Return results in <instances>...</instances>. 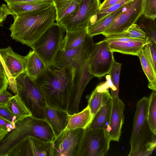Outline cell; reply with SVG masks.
<instances>
[{"label": "cell", "mask_w": 156, "mask_h": 156, "mask_svg": "<svg viewBox=\"0 0 156 156\" xmlns=\"http://www.w3.org/2000/svg\"><path fill=\"white\" fill-rule=\"evenodd\" d=\"M106 81L98 85L93 91L88 100V106L93 118L102 106L112 100V97L108 89L114 90V87L109 75L106 77Z\"/></svg>", "instance_id": "17"}, {"label": "cell", "mask_w": 156, "mask_h": 156, "mask_svg": "<svg viewBox=\"0 0 156 156\" xmlns=\"http://www.w3.org/2000/svg\"><path fill=\"white\" fill-rule=\"evenodd\" d=\"M26 72L33 80H35L45 70L47 66L34 50H30Z\"/></svg>", "instance_id": "27"}, {"label": "cell", "mask_w": 156, "mask_h": 156, "mask_svg": "<svg viewBox=\"0 0 156 156\" xmlns=\"http://www.w3.org/2000/svg\"><path fill=\"white\" fill-rule=\"evenodd\" d=\"M104 39L112 51L137 56L143 47L150 41L147 37L144 39H140L118 35H111Z\"/></svg>", "instance_id": "15"}, {"label": "cell", "mask_w": 156, "mask_h": 156, "mask_svg": "<svg viewBox=\"0 0 156 156\" xmlns=\"http://www.w3.org/2000/svg\"><path fill=\"white\" fill-rule=\"evenodd\" d=\"M67 111L55 109L47 106L44 111L45 120L51 127L55 138L66 128L68 123Z\"/></svg>", "instance_id": "20"}, {"label": "cell", "mask_w": 156, "mask_h": 156, "mask_svg": "<svg viewBox=\"0 0 156 156\" xmlns=\"http://www.w3.org/2000/svg\"><path fill=\"white\" fill-rule=\"evenodd\" d=\"M87 34V28L75 31H66L65 36L62 41L60 50L66 51L81 45Z\"/></svg>", "instance_id": "24"}, {"label": "cell", "mask_w": 156, "mask_h": 156, "mask_svg": "<svg viewBox=\"0 0 156 156\" xmlns=\"http://www.w3.org/2000/svg\"><path fill=\"white\" fill-rule=\"evenodd\" d=\"M156 71V44L150 41L142 48Z\"/></svg>", "instance_id": "36"}, {"label": "cell", "mask_w": 156, "mask_h": 156, "mask_svg": "<svg viewBox=\"0 0 156 156\" xmlns=\"http://www.w3.org/2000/svg\"><path fill=\"white\" fill-rule=\"evenodd\" d=\"M144 0H133L127 4L122 11L102 33L105 37L120 34L133 24L143 14Z\"/></svg>", "instance_id": "9"}, {"label": "cell", "mask_w": 156, "mask_h": 156, "mask_svg": "<svg viewBox=\"0 0 156 156\" xmlns=\"http://www.w3.org/2000/svg\"><path fill=\"white\" fill-rule=\"evenodd\" d=\"M53 4V2H40L12 3L7 5L12 15L43 10L49 8Z\"/></svg>", "instance_id": "28"}, {"label": "cell", "mask_w": 156, "mask_h": 156, "mask_svg": "<svg viewBox=\"0 0 156 156\" xmlns=\"http://www.w3.org/2000/svg\"><path fill=\"white\" fill-rule=\"evenodd\" d=\"M53 0V1H54L63 0Z\"/></svg>", "instance_id": "46"}, {"label": "cell", "mask_w": 156, "mask_h": 156, "mask_svg": "<svg viewBox=\"0 0 156 156\" xmlns=\"http://www.w3.org/2000/svg\"><path fill=\"white\" fill-rule=\"evenodd\" d=\"M8 132L6 129L0 127V142Z\"/></svg>", "instance_id": "44"}, {"label": "cell", "mask_w": 156, "mask_h": 156, "mask_svg": "<svg viewBox=\"0 0 156 156\" xmlns=\"http://www.w3.org/2000/svg\"><path fill=\"white\" fill-rule=\"evenodd\" d=\"M132 0H121L118 2L113 4L108 8L99 10L96 15L92 18L93 19L95 17V20L90 23H93L108 14L116 10Z\"/></svg>", "instance_id": "34"}, {"label": "cell", "mask_w": 156, "mask_h": 156, "mask_svg": "<svg viewBox=\"0 0 156 156\" xmlns=\"http://www.w3.org/2000/svg\"><path fill=\"white\" fill-rule=\"evenodd\" d=\"M113 52L104 39L94 43L88 62L90 72L94 77L100 78L108 74L114 60Z\"/></svg>", "instance_id": "11"}, {"label": "cell", "mask_w": 156, "mask_h": 156, "mask_svg": "<svg viewBox=\"0 0 156 156\" xmlns=\"http://www.w3.org/2000/svg\"><path fill=\"white\" fill-rule=\"evenodd\" d=\"M137 56L148 80V87L153 90H156V71L154 70L149 59L143 48Z\"/></svg>", "instance_id": "29"}, {"label": "cell", "mask_w": 156, "mask_h": 156, "mask_svg": "<svg viewBox=\"0 0 156 156\" xmlns=\"http://www.w3.org/2000/svg\"><path fill=\"white\" fill-rule=\"evenodd\" d=\"M65 30L61 25L54 23L30 47L47 66L53 64L60 49Z\"/></svg>", "instance_id": "5"}, {"label": "cell", "mask_w": 156, "mask_h": 156, "mask_svg": "<svg viewBox=\"0 0 156 156\" xmlns=\"http://www.w3.org/2000/svg\"><path fill=\"white\" fill-rule=\"evenodd\" d=\"M86 129H65L52 142V156H78Z\"/></svg>", "instance_id": "8"}, {"label": "cell", "mask_w": 156, "mask_h": 156, "mask_svg": "<svg viewBox=\"0 0 156 156\" xmlns=\"http://www.w3.org/2000/svg\"><path fill=\"white\" fill-rule=\"evenodd\" d=\"M14 22L9 28L11 37L30 47L56 20L53 4L43 10L12 15Z\"/></svg>", "instance_id": "2"}, {"label": "cell", "mask_w": 156, "mask_h": 156, "mask_svg": "<svg viewBox=\"0 0 156 156\" xmlns=\"http://www.w3.org/2000/svg\"><path fill=\"white\" fill-rule=\"evenodd\" d=\"M0 72H5V68L1 59V58L0 57Z\"/></svg>", "instance_id": "45"}, {"label": "cell", "mask_w": 156, "mask_h": 156, "mask_svg": "<svg viewBox=\"0 0 156 156\" xmlns=\"http://www.w3.org/2000/svg\"><path fill=\"white\" fill-rule=\"evenodd\" d=\"M143 15L153 20L156 17V0H144Z\"/></svg>", "instance_id": "35"}, {"label": "cell", "mask_w": 156, "mask_h": 156, "mask_svg": "<svg viewBox=\"0 0 156 156\" xmlns=\"http://www.w3.org/2000/svg\"><path fill=\"white\" fill-rule=\"evenodd\" d=\"M94 44L93 37L87 34L79 46L66 51L59 50L52 65L58 67L70 66L76 69H78L88 60Z\"/></svg>", "instance_id": "10"}, {"label": "cell", "mask_w": 156, "mask_h": 156, "mask_svg": "<svg viewBox=\"0 0 156 156\" xmlns=\"http://www.w3.org/2000/svg\"><path fill=\"white\" fill-rule=\"evenodd\" d=\"M27 136H33L48 142H52L55 138L51 127L45 120L29 116L17 121L15 128L1 141L0 156H5L14 145Z\"/></svg>", "instance_id": "3"}, {"label": "cell", "mask_w": 156, "mask_h": 156, "mask_svg": "<svg viewBox=\"0 0 156 156\" xmlns=\"http://www.w3.org/2000/svg\"><path fill=\"white\" fill-rule=\"evenodd\" d=\"M156 135L147 127L139 136L130 149L129 156L150 155L156 147Z\"/></svg>", "instance_id": "19"}, {"label": "cell", "mask_w": 156, "mask_h": 156, "mask_svg": "<svg viewBox=\"0 0 156 156\" xmlns=\"http://www.w3.org/2000/svg\"><path fill=\"white\" fill-rule=\"evenodd\" d=\"M148 101V98L144 97L137 103L130 140V149L133 147L140 135L148 126L147 120Z\"/></svg>", "instance_id": "18"}, {"label": "cell", "mask_w": 156, "mask_h": 156, "mask_svg": "<svg viewBox=\"0 0 156 156\" xmlns=\"http://www.w3.org/2000/svg\"><path fill=\"white\" fill-rule=\"evenodd\" d=\"M0 127L6 129L8 132L14 129L12 124L0 116Z\"/></svg>", "instance_id": "42"}, {"label": "cell", "mask_w": 156, "mask_h": 156, "mask_svg": "<svg viewBox=\"0 0 156 156\" xmlns=\"http://www.w3.org/2000/svg\"><path fill=\"white\" fill-rule=\"evenodd\" d=\"M9 85L13 93L18 94L31 112L32 116L45 120L44 111L47 105L35 80L25 71Z\"/></svg>", "instance_id": "4"}, {"label": "cell", "mask_w": 156, "mask_h": 156, "mask_svg": "<svg viewBox=\"0 0 156 156\" xmlns=\"http://www.w3.org/2000/svg\"><path fill=\"white\" fill-rule=\"evenodd\" d=\"M7 4L27 2H45L53 3L52 0H4Z\"/></svg>", "instance_id": "41"}, {"label": "cell", "mask_w": 156, "mask_h": 156, "mask_svg": "<svg viewBox=\"0 0 156 156\" xmlns=\"http://www.w3.org/2000/svg\"><path fill=\"white\" fill-rule=\"evenodd\" d=\"M101 4V0H82L73 13L57 23L66 31L87 28L91 19L99 10Z\"/></svg>", "instance_id": "6"}, {"label": "cell", "mask_w": 156, "mask_h": 156, "mask_svg": "<svg viewBox=\"0 0 156 156\" xmlns=\"http://www.w3.org/2000/svg\"><path fill=\"white\" fill-rule=\"evenodd\" d=\"M93 118L87 105L80 112L73 114H68V121L65 129H87L91 123Z\"/></svg>", "instance_id": "21"}, {"label": "cell", "mask_w": 156, "mask_h": 156, "mask_svg": "<svg viewBox=\"0 0 156 156\" xmlns=\"http://www.w3.org/2000/svg\"><path fill=\"white\" fill-rule=\"evenodd\" d=\"M126 5L93 23H90L87 28V34L93 37L101 34L122 11Z\"/></svg>", "instance_id": "22"}, {"label": "cell", "mask_w": 156, "mask_h": 156, "mask_svg": "<svg viewBox=\"0 0 156 156\" xmlns=\"http://www.w3.org/2000/svg\"><path fill=\"white\" fill-rule=\"evenodd\" d=\"M82 0H63L53 1L56 9L57 23L73 13Z\"/></svg>", "instance_id": "25"}, {"label": "cell", "mask_w": 156, "mask_h": 156, "mask_svg": "<svg viewBox=\"0 0 156 156\" xmlns=\"http://www.w3.org/2000/svg\"><path fill=\"white\" fill-rule=\"evenodd\" d=\"M75 71L70 66L51 65L35 80L47 106L68 112Z\"/></svg>", "instance_id": "1"}, {"label": "cell", "mask_w": 156, "mask_h": 156, "mask_svg": "<svg viewBox=\"0 0 156 156\" xmlns=\"http://www.w3.org/2000/svg\"><path fill=\"white\" fill-rule=\"evenodd\" d=\"M116 35L140 39H144L146 37V33L136 23L132 25L122 33Z\"/></svg>", "instance_id": "33"}, {"label": "cell", "mask_w": 156, "mask_h": 156, "mask_svg": "<svg viewBox=\"0 0 156 156\" xmlns=\"http://www.w3.org/2000/svg\"><path fill=\"white\" fill-rule=\"evenodd\" d=\"M112 140L106 129H87L78 156H105L107 155Z\"/></svg>", "instance_id": "7"}, {"label": "cell", "mask_w": 156, "mask_h": 156, "mask_svg": "<svg viewBox=\"0 0 156 156\" xmlns=\"http://www.w3.org/2000/svg\"><path fill=\"white\" fill-rule=\"evenodd\" d=\"M88 61V59L76 69L68 107V114L73 115L79 112L80 104L83 92L88 83L94 77L90 72Z\"/></svg>", "instance_id": "13"}, {"label": "cell", "mask_w": 156, "mask_h": 156, "mask_svg": "<svg viewBox=\"0 0 156 156\" xmlns=\"http://www.w3.org/2000/svg\"><path fill=\"white\" fill-rule=\"evenodd\" d=\"M148 98L147 122L151 131L156 135V90H153Z\"/></svg>", "instance_id": "30"}, {"label": "cell", "mask_w": 156, "mask_h": 156, "mask_svg": "<svg viewBox=\"0 0 156 156\" xmlns=\"http://www.w3.org/2000/svg\"><path fill=\"white\" fill-rule=\"evenodd\" d=\"M52 142L27 136L14 145L5 156H52Z\"/></svg>", "instance_id": "12"}, {"label": "cell", "mask_w": 156, "mask_h": 156, "mask_svg": "<svg viewBox=\"0 0 156 156\" xmlns=\"http://www.w3.org/2000/svg\"><path fill=\"white\" fill-rule=\"evenodd\" d=\"M121 0H105L101 4L99 10L103 9L109 7L118 2Z\"/></svg>", "instance_id": "43"}, {"label": "cell", "mask_w": 156, "mask_h": 156, "mask_svg": "<svg viewBox=\"0 0 156 156\" xmlns=\"http://www.w3.org/2000/svg\"><path fill=\"white\" fill-rule=\"evenodd\" d=\"M8 80L5 72H0V92L7 90Z\"/></svg>", "instance_id": "39"}, {"label": "cell", "mask_w": 156, "mask_h": 156, "mask_svg": "<svg viewBox=\"0 0 156 156\" xmlns=\"http://www.w3.org/2000/svg\"><path fill=\"white\" fill-rule=\"evenodd\" d=\"M122 64L114 60L108 74L114 88V91L111 92V96H118L119 91V82Z\"/></svg>", "instance_id": "32"}, {"label": "cell", "mask_w": 156, "mask_h": 156, "mask_svg": "<svg viewBox=\"0 0 156 156\" xmlns=\"http://www.w3.org/2000/svg\"><path fill=\"white\" fill-rule=\"evenodd\" d=\"M0 116L11 123L15 128L16 118L5 105H0Z\"/></svg>", "instance_id": "37"}, {"label": "cell", "mask_w": 156, "mask_h": 156, "mask_svg": "<svg viewBox=\"0 0 156 156\" xmlns=\"http://www.w3.org/2000/svg\"><path fill=\"white\" fill-rule=\"evenodd\" d=\"M13 95L7 90L0 92V105H6Z\"/></svg>", "instance_id": "40"}, {"label": "cell", "mask_w": 156, "mask_h": 156, "mask_svg": "<svg viewBox=\"0 0 156 156\" xmlns=\"http://www.w3.org/2000/svg\"><path fill=\"white\" fill-rule=\"evenodd\" d=\"M0 57L8 80V84L26 71L28 55H21L13 51L10 46L0 49Z\"/></svg>", "instance_id": "14"}, {"label": "cell", "mask_w": 156, "mask_h": 156, "mask_svg": "<svg viewBox=\"0 0 156 156\" xmlns=\"http://www.w3.org/2000/svg\"><path fill=\"white\" fill-rule=\"evenodd\" d=\"M0 26H2V25L0 24Z\"/></svg>", "instance_id": "47"}, {"label": "cell", "mask_w": 156, "mask_h": 156, "mask_svg": "<svg viewBox=\"0 0 156 156\" xmlns=\"http://www.w3.org/2000/svg\"><path fill=\"white\" fill-rule=\"evenodd\" d=\"M12 15L11 12L7 5L3 4L0 7V24L2 26V22L5 20L7 16Z\"/></svg>", "instance_id": "38"}, {"label": "cell", "mask_w": 156, "mask_h": 156, "mask_svg": "<svg viewBox=\"0 0 156 156\" xmlns=\"http://www.w3.org/2000/svg\"><path fill=\"white\" fill-rule=\"evenodd\" d=\"M144 16V15H143ZM144 19L138 24L140 27L146 34L149 40L156 44V26L155 20L144 16Z\"/></svg>", "instance_id": "31"}, {"label": "cell", "mask_w": 156, "mask_h": 156, "mask_svg": "<svg viewBox=\"0 0 156 156\" xmlns=\"http://www.w3.org/2000/svg\"><path fill=\"white\" fill-rule=\"evenodd\" d=\"M112 97V106L108 131L112 140L119 142L124 122L125 104L119 96Z\"/></svg>", "instance_id": "16"}, {"label": "cell", "mask_w": 156, "mask_h": 156, "mask_svg": "<svg viewBox=\"0 0 156 156\" xmlns=\"http://www.w3.org/2000/svg\"><path fill=\"white\" fill-rule=\"evenodd\" d=\"M6 106L16 117L17 121L32 116L31 112L18 94L13 95Z\"/></svg>", "instance_id": "26"}, {"label": "cell", "mask_w": 156, "mask_h": 156, "mask_svg": "<svg viewBox=\"0 0 156 156\" xmlns=\"http://www.w3.org/2000/svg\"><path fill=\"white\" fill-rule=\"evenodd\" d=\"M112 106V100L101 108L95 114L87 129H106L108 128Z\"/></svg>", "instance_id": "23"}]
</instances>
